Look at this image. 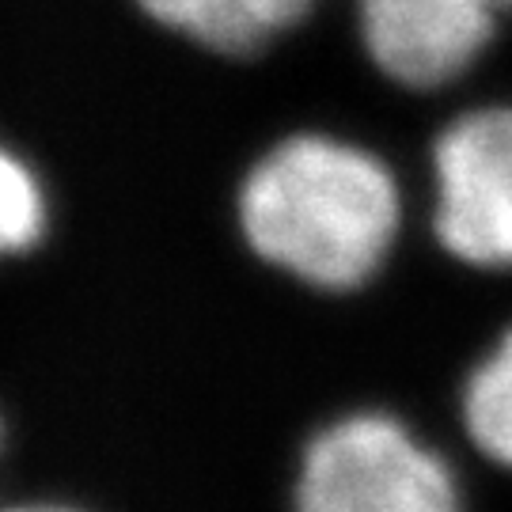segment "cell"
<instances>
[{
    "instance_id": "cell-3",
    "label": "cell",
    "mask_w": 512,
    "mask_h": 512,
    "mask_svg": "<svg viewBox=\"0 0 512 512\" xmlns=\"http://www.w3.org/2000/svg\"><path fill=\"white\" fill-rule=\"evenodd\" d=\"M437 236L467 266H512V107L456 118L437 137Z\"/></svg>"
},
{
    "instance_id": "cell-5",
    "label": "cell",
    "mask_w": 512,
    "mask_h": 512,
    "mask_svg": "<svg viewBox=\"0 0 512 512\" xmlns=\"http://www.w3.org/2000/svg\"><path fill=\"white\" fill-rule=\"evenodd\" d=\"M156 23L217 54H258L308 16L311 0H137Z\"/></svg>"
},
{
    "instance_id": "cell-4",
    "label": "cell",
    "mask_w": 512,
    "mask_h": 512,
    "mask_svg": "<svg viewBox=\"0 0 512 512\" xmlns=\"http://www.w3.org/2000/svg\"><path fill=\"white\" fill-rule=\"evenodd\" d=\"M512 0H361L372 61L406 88H440L475 65Z\"/></svg>"
},
{
    "instance_id": "cell-6",
    "label": "cell",
    "mask_w": 512,
    "mask_h": 512,
    "mask_svg": "<svg viewBox=\"0 0 512 512\" xmlns=\"http://www.w3.org/2000/svg\"><path fill=\"white\" fill-rule=\"evenodd\" d=\"M463 421L478 452L512 471V330L471 372L463 391Z\"/></svg>"
},
{
    "instance_id": "cell-7",
    "label": "cell",
    "mask_w": 512,
    "mask_h": 512,
    "mask_svg": "<svg viewBox=\"0 0 512 512\" xmlns=\"http://www.w3.org/2000/svg\"><path fill=\"white\" fill-rule=\"evenodd\" d=\"M46 224V202L38 179L0 148V255L27 251Z\"/></svg>"
},
{
    "instance_id": "cell-1",
    "label": "cell",
    "mask_w": 512,
    "mask_h": 512,
    "mask_svg": "<svg viewBox=\"0 0 512 512\" xmlns=\"http://www.w3.org/2000/svg\"><path fill=\"white\" fill-rule=\"evenodd\" d=\"M239 224L258 258L315 289H357L399 236V190L372 152L334 137H289L239 190Z\"/></svg>"
},
{
    "instance_id": "cell-8",
    "label": "cell",
    "mask_w": 512,
    "mask_h": 512,
    "mask_svg": "<svg viewBox=\"0 0 512 512\" xmlns=\"http://www.w3.org/2000/svg\"><path fill=\"white\" fill-rule=\"evenodd\" d=\"M8 512H69V509H8Z\"/></svg>"
},
{
    "instance_id": "cell-2",
    "label": "cell",
    "mask_w": 512,
    "mask_h": 512,
    "mask_svg": "<svg viewBox=\"0 0 512 512\" xmlns=\"http://www.w3.org/2000/svg\"><path fill=\"white\" fill-rule=\"evenodd\" d=\"M296 512H463L448 463L391 414H349L304 452Z\"/></svg>"
}]
</instances>
